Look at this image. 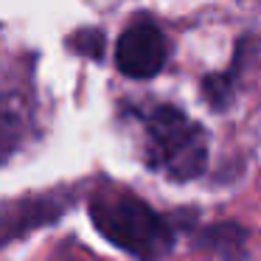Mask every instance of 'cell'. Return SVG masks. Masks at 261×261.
Returning <instances> with one entry per match:
<instances>
[{"label": "cell", "mask_w": 261, "mask_h": 261, "mask_svg": "<svg viewBox=\"0 0 261 261\" xmlns=\"http://www.w3.org/2000/svg\"><path fill=\"white\" fill-rule=\"evenodd\" d=\"M90 219L107 242L126 250L138 261H154L174 247V227L126 188L93 191Z\"/></svg>", "instance_id": "1"}, {"label": "cell", "mask_w": 261, "mask_h": 261, "mask_svg": "<svg viewBox=\"0 0 261 261\" xmlns=\"http://www.w3.org/2000/svg\"><path fill=\"white\" fill-rule=\"evenodd\" d=\"M208 160L205 129L171 104H158L146 115V163L169 180H194Z\"/></svg>", "instance_id": "2"}, {"label": "cell", "mask_w": 261, "mask_h": 261, "mask_svg": "<svg viewBox=\"0 0 261 261\" xmlns=\"http://www.w3.org/2000/svg\"><path fill=\"white\" fill-rule=\"evenodd\" d=\"M73 202L70 191H42V194H25L20 199H12L0 208V244L14 242L37 227L57 222Z\"/></svg>", "instance_id": "3"}, {"label": "cell", "mask_w": 261, "mask_h": 261, "mask_svg": "<svg viewBox=\"0 0 261 261\" xmlns=\"http://www.w3.org/2000/svg\"><path fill=\"white\" fill-rule=\"evenodd\" d=\"M115 65L129 79H152L166 65V37L152 20H138L115 45Z\"/></svg>", "instance_id": "4"}, {"label": "cell", "mask_w": 261, "mask_h": 261, "mask_svg": "<svg viewBox=\"0 0 261 261\" xmlns=\"http://www.w3.org/2000/svg\"><path fill=\"white\" fill-rule=\"evenodd\" d=\"M244 239H247L244 227L222 222V225H211L208 230L199 233L197 244L202 250H211V253L222 255V258H239L244 253Z\"/></svg>", "instance_id": "5"}, {"label": "cell", "mask_w": 261, "mask_h": 261, "mask_svg": "<svg viewBox=\"0 0 261 261\" xmlns=\"http://www.w3.org/2000/svg\"><path fill=\"white\" fill-rule=\"evenodd\" d=\"M20 141H23V124L14 115V110L0 98V163H6L17 152Z\"/></svg>", "instance_id": "6"}, {"label": "cell", "mask_w": 261, "mask_h": 261, "mask_svg": "<svg viewBox=\"0 0 261 261\" xmlns=\"http://www.w3.org/2000/svg\"><path fill=\"white\" fill-rule=\"evenodd\" d=\"M233 85H236V73H233V70L205 76V82H202L205 101H208L214 110H225L227 104L233 101Z\"/></svg>", "instance_id": "7"}, {"label": "cell", "mask_w": 261, "mask_h": 261, "mask_svg": "<svg viewBox=\"0 0 261 261\" xmlns=\"http://www.w3.org/2000/svg\"><path fill=\"white\" fill-rule=\"evenodd\" d=\"M101 34H98V31H85V34H79L73 40V45L79 48V51H85L87 57H101Z\"/></svg>", "instance_id": "8"}]
</instances>
